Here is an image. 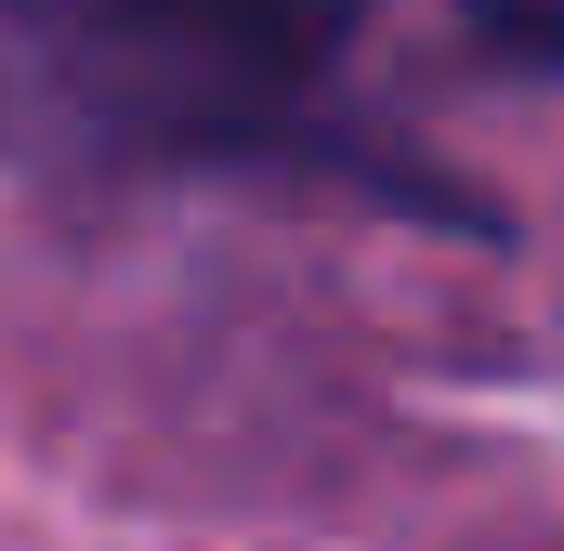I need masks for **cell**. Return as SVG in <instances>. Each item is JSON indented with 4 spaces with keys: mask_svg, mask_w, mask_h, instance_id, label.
Instances as JSON below:
<instances>
[{
    "mask_svg": "<svg viewBox=\"0 0 564 551\" xmlns=\"http://www.w3.org/2000/svg\"><path fill=\"white\" fill-rule=\"evenodd\" d=\"M53 79L106 144L158 158H289L341 79L368 0H26Z\"/></svg>",
    "mask_w": 564,
    "mask_h": 551,
    "instance_id": "6da1fadb",
    "label": "cell"
}]
</instances>
